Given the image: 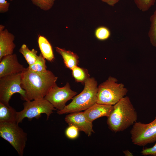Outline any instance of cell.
Returning <instances> with one entry per match:
<instances>
[{
  "instance_id": "cell-1",
  "label": "cell",
  "mask_w": 156,
  "mask_h": 156,
  "mask_svg": "<svg viewBox=\"0 0 156 156\" xmlns=\"http://www.w3.org/2000/svg\"><path fill=\"white\" fill-rule=\"evenodd\" d=\"M57 79L49 70L39 73L25 68L22 73L21 86L25 91L27 101L44 99Z\"/></svg>"
},
{
  "instance_id": "cell-2",
  "label": "cell",
  "mask_w": 156,
  "mask_h": 156,
  "mask_svg": "<svg viewBox=\"0 0 156 156\" xmlns=\"http://www.w3.org/2000/svg\"><path fill=\"white\" fill-rule=\"evenodd\" d=\"M136 110L129 98L124 97L113 105L107 117V123L109 129L116 133L123 131L133 125L137 119Z\"/></svg>"
},
{
  "instance_id": "cell-3",
  "label": "cell",
  "mask_w": 156,
  "mask_h": 156,
  "mask_svg": "<svg viewBox=\"0 0 156 156\" xmlns=\"http://www.w3.org/2000/svg\"><path fill=\"white\" fill-rule=\"evenodd\" d=\"M82 92L73 98L72 102L61 110H57L59 115L85 110L96 103L97 83L93 77L88 78L84 83Z\"/></svg>"
},
{
  "instance_id": "cell-4",
  "label": "cell",
  "mask_w": 156,
  "mask_h": 156,
  "mask_svg": "<svg viewBox=\"0 0 156 156\" xmlns=\"http://www.w3.org/2000/svg\"><path fill=\"white\" fill-rule=\"evenodd\" d=\"M117 81L116 78L109 77L99 85L96 103L113 106L125 97L128 90L124 84Z\"/></svg>"
},
{
  "instance_id": "cell-5",
  "label": "cell",
  "mask_w": 156,
  "mask_h": 156,
  "mask_svg": "<svg viewBox=\"0 0 156 156\" xmlns=\"http://www.w3.org/2000/svg\"><path fill=\"white\" fill-rule=\"evenodd\" d=\"M16 122H0V136L8 142L23 156L27 140V134Z\"/></svg>"
},
{
  "instance_id": "cell-6",
  "label": "cell",
  "mask_w": 156,
  "mask_h": 156,
  "mask_svg": "<svg viewBox=\"0 0 156 156\" xmlns=\"http://www.w3.org/2000/svg\"><path fill=\"white\" fill-rule=\"evenodd\" d=\"M24 108L21 111L17 112L16 122L19 124L25 118L29 120L33 118L38 119L42 114H45L47 120L53 111L56 109L48 101L44 99L25 101L23 103Z\"/></svg>"
},
{
  "instance_id": "cell-7",
  "label": "cell",
  "mask_w": 156,
  "mask_h": 156,
  "mask_svg": "<svg viewBox=\"0 0 156 156\" xmlns=\"http://www.w3.org/2000/svg\"><path fill=\"white\" fill-rule=\"evenodd\" d=\"M22 73L0 78V102L10 106L9 101L15 93L20 94L22 100L27 101L26 92L21 86Z\"/></svg>"
},
{
  "instance_id": "cell-8",
  "label": "cell",
  "mask_w": 156,
  "mask_h": 156,
  "mask_svg": "<svg viewBox=\"0 0 156 156\" xmlns=\"http://www.w3.org/2000/svg\"><path fill=\"white\" fill-rule=\"evenodd\" d=\"M132 142L135 145L144 146L156 142V116L148 124L136 122L130 131Z\"/></svg>"
},
{
  "instance_id": "cell-9",
  "label": "cell",
  "mask_w": 156,
  "mask_h": 156,
  "mask_svg": "<svg viewBox=\"0 0 156 156\" xmlns=\"http://www.w3.org/2000/svg\"><path fill=\"white\" fill-rule=\"evenodd\" d=\"M77 92L72 90L68 83L62 87L56 83L50 90L44 99L50 102L57 110L63 109L66 103L73 98Z\"/></svg>"
},
{
  "instance_id": "cell-10",
  "label": "cell",
  "mask_w": 156,
  "mask_h": 156,
  "mask_svg": "<svg viewBox=\"0 0 156 156\" xmlns=\"http://www.w3.org/2000/svg\"><path fill=\"white\" fill-rule=\"evenodd\" d=\"M65 120L69 125L75 126L79 131L83 132L88 136H90L94 132L92 122L88 118L83 112L69 113L66 116Z\"/></svg>"
},
{
  "instance_id": "cell-11",
  "label": "cell",
  "mask_w": 156,
  "mask_h": 156,
  "mask_svg": "<svg viewBox=\"0 0 156 156\" xmlns=\"http://www.w3.org/2000/svg\"><path fill=\"white\" fill-rule=\"evenodd\" d=\"M25 68L19 63L16 54L4 56L0 60V78L22 73Z\"/></svg>"
},
{
  "instance_id": "cell-12",
  "label": "cell",
  "mask_w": 156,
  "mask_h": 156,
  "mask_svg": "<svg viewBox=\"0 0 156 156\" xmlns=\"http://www.w3.org/2000/svg\"><path fill=\"white\" fill-rule=\"evenodd\" d=\"M5 28L0 25V60L3 57L13 54L16 47L14 36Z\"/></svg>"
},
{
  "instance_id": "cell-13",
  "label": "cell",
  "mask_w": 156,
  "mask_h": 156,
  "mask_svg": "<svg viewBox=\"0 0 156 156\" xmlns=\"http://www.w3.org/2000/svg\"><path fill=\"white\" fill-rule=\"evenodd\" d=\"M113 107V105L96 103L83 112L88 118L92 122L95 119L100 117H108Z\"/></svg>"
},
{
  "instance_id": "cell-14",
  "label": "cell",
  "mask_w": 156,
  "mask_h": 156,
  "mask_svg": "<svg viewBox=\"0 0 156 156\" xmlns=\"http://www.w3.org/2000/svg\"><path fill=\"white\" fill-rule=\"evenodd\" d=\"M57 52L62 56L65 66L72 70L77 66L79 63V57L75 53L70 51H67L58 47H55Z\"/></svg>"
},
{
  "instance_id": "cell-15",
  "label": "cell",
  "mask_w": 156,
  "mask_h": 156,
  "mask_svg": "<svg viewBox=\"0 0 156 156\" xmlns=\"http://www.w3.org/2000/svg\"><path fill=\"white\" fill-rule=\"evenodd\" d=\"M38 42L43 57L49 62H53L54 56L52 46L48 40L44 36L40 35L38 37Z\"/></svg>"
},
{
  "instance_id": "cell-16",
  "label": "cell",
  "mask_w": 156,
  "mask_h": 156,
  "mask_svg": "<svg viewBox=\"0 0 156 156\" xmlns=\"http://www.w3.org/2000/svg\"><path fill=\"white\" fill-rule=\"evenodd\" d=\"M17 112L10 106L0 102V122H16Z\"/></svg>"
},
{
  "instance_id": "cell-17",
  "label": "cell",
  "mask_w": 156,
  "mask_h": 156,
  "mask_svg": "<svg viewBox=\"0 0 156 156\" xmlns=\"http://www.w3.org/2000/svg\"><path fill=\"white\" fill-rule=\"evenodd\" d=\"M19 52L23 55L29 66L34 64L37 60L39 56L37 55V50L34 49H30L25 44L22 45L19 49Z\"/></svg>"
},
{
  "instance_id": "cell-18",
  "label": "cell",
  "mask_w": 156,
  "mask_h": 156,
  "mask_svg": "<svg viewBox=\"0 0 156 156\" xmlns=\"http://www.w3.org/2000/svg\"><path fill=\"white\" fill-rule=\"evenodd\" d=\"M72 70L73 77L77 82L84 83L90 77L88 71L86 69L77 66Z\"/></svg>"
},
{
  "instance_id": "cell-19",
  "label": "cell",
  "mask_w": 156,
  "mask_h": 156,
  "mask_svg": "<svg viewBox=\"0 0 156 156\" xmlns=\"http://www.w3.org/2000/svg\"><path fill=\"white\" fill-rule=\"evenodd\" d=\"M150 25L148 33L151 43L156 47V9L150 18Z\"/></svg>"
},
{
  "instance_id": "cell-20",
  "label": "cell",
  "mask_w": 156,
  "mask_h": 156,
  "mask_svg": "<svg viewBox=\"0 0 156 156\" xmlns=\"http://www.w3.org/2000/svg\"><path fill=\"white\" fill-rule=\"evenodd\" d=\"M30 70L37 72L42 73L46 71L47 66L45 58L40 53L36 62L28 67Z\"/></svg>"
},
{
  "instance_id": "cell-21",
  "label": "cell",
  "mask_w": 156,
  "mask_h": 156,
  "mask_svg": "<svg viewBox=\"0 0 156 156\" xmlns=\"http://www.w3.org/2000/svg\"><path fill=\"white\" fill-rule=\"evenodd\" d=\"M32 3L41 10L47 11L53 5L55 0H31Z\"/></svg>"
},
{
  "instance_id": "cell-22",
  "label": "cell",
  "mask_w": 156,
  "mask_h": 156,
  "mask_svg": "<svg viewBox=\"0 0 156 156\" xmlns=\"http://www.w3.org/2000/svg\"><path fill=\"white\" fill-rule=\"evenodd\" d=\"M138 9L142 12L148 11L153 6L156 0H133Z\"/></svg>"
},
{
  "instance_id": "cell-23",
  "label": "cell",
  "mask_w": 156,
  "mask_h": 156,
  "mask_svg": "<svg viewBox=\"0 0 156 156\" xmlns=\"http://www.w3.org/2000/svg\"><path fill=\"white\" fill-rule=\"evenodd\" d=\"M109 29L105 26H100L97 28L95 31V36L98 40H104L108 39L110 36Z\"/></svg>"
},
{
  "instance_id": "cell-24",
  "label": "cell",
  "mask_w": 156,
  "mask_h": 156,
  "mask_svg": "<svg viewBox=\"0 0 156 156\" xmlns=\"http://www.w3.org/2000/svg\"><path fill=\"white\" fill-rule=\"evenodd\" d=\"M79 130L75 126L69 125L65 131L66 136L70 139H75L78 136Z\"/></svg>"
},
{
  "instance_id": "cell-25",
  "label": "cell",
  "mask_w": 156,
  "mask_h": 156,
  "mask_svg": "<svg viewBox=\"0 0 156 156\" xmlns=\"http://www.w3.org/2000/svg\"><path fill=\"white\" fill-rule=\"evenodd\" d=\"M141 154L144 156H156V143L152 147L143 149Z\"/></svg>"
},
{
  "instance_id": "cell-26",
  "label": "cell",
  "mask_w": 156,
  "mask_h": 156,
  "mask_svg": "<svg viewBox=\"0 0 156 156\" xmlns=\"http://www.w3.org/2000/svg\"><path fill=\"white\" fill-rule=\"evenodd\" d=\"M10 3L6 0H0V13H3L8 11Z\"/></svg>"
},
{
  "instance_id": "cell-27",
  "label": "cell",
  "mask_w": 156,
  "mask_h": 156,
  "mask_svg": "<svg viewBox=\"0 0 156 156\" xmlns=\"http://www.w3.org/2000/svg\"><path fill=\"white\" fill-rule=\"evenodd\" d=\"M104 2L109 5L114 6L120 0H100Z\"/></svg>"
},
{
  "instance_id": "cell-28",
  "label": "cell",
  "mask_w": 156,
  "mask_h": 156,
  "mask_svg": "<svg viewBox=\"0 0 156 156\" xmlns=\"http://www.w3.org/2000/svg\"><path fill=\"white\" fill-rule=\"evenodd\" d=\"M123 153L126 156H133V153L128 150L123 151Z\"/></svg>"
},
{
  "instance_id": "cell-29",
  "label": "cell",
  "mask_w": 156,
  "mask_h": 156,
  "mask_svg": "<svg viewBox=\"0 0 156 156\" xmlns=\"http://www.w3.org/2000/svg\"><path fill=\"white\" fill-rule=\"evenodd\" d=\"M10 0V1H13V0Z\"/></svg>"
}]
</instances>
